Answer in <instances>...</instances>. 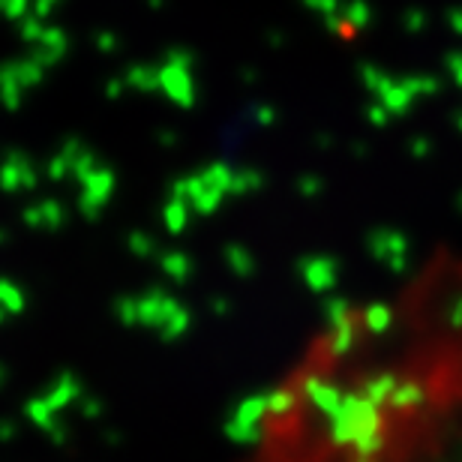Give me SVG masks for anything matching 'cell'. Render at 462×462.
<instances>
[{"label":"cell","instance_id":"cell-1","mask_svg":"<svg viewBox=\"0 0 462 462\" xmlns=\"http://www.w3.org/2000/svg\"><path fill=\"white\" fill-rule=\"evenodd\" d=\"M240 462H462V253L330 316L258 402Z\"/></svg>","mask_w":462,"mask_h":462}]
</instances>
